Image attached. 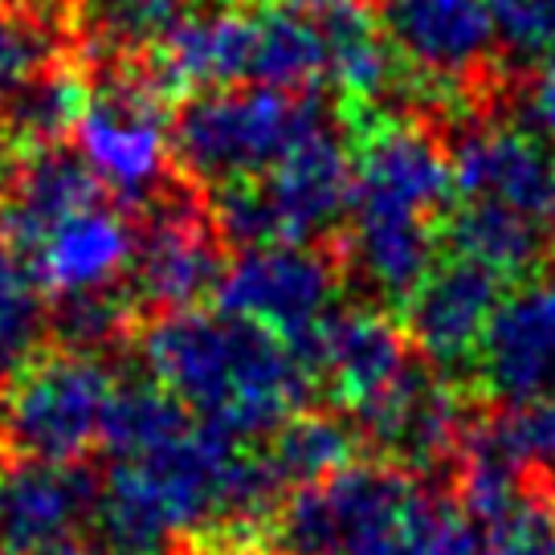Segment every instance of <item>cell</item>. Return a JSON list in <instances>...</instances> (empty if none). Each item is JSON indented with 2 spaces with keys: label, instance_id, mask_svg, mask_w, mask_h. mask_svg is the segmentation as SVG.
I'll return each mask as SVG.
<instances>
[{
  "label": "cell",
  "instance_id": "1",
  "mask_svg": "<svg viewBox=\"0 0 555 555\" xmlns=\"http://www.w3.org/2000/svg\"><path fill=\"white\" fill-rule=\"evenodd\" d=\"M457 205L450 143L425 122H376L356 143V189L344 221L339 266L367 302H404L446 254Z\"/></svg>",
  "mask_w": 555,
  "mask_h": 555
},
{
  "label": "cell",
  "instance_id": "2",
  "mask_svg": "<svg viewBox=\"0 0 555 555\" xmlns=\"http://www.w3.org/2000/svg\"><path fill=\"white\" fill-rule=\"evenodd\" d=\"M139 360L196 421L237 441H261L319 397L298 347L225 307L159 314L139 335Z\"/></svg>",
  "mask_w": 555,
  "mask_h": 555
},
{
  "label": "cell",
  "instance_id": "3",
  "mask_svg": "<svg viewBox=\"0 0 555 555\" xmlns=\"http://www.w3.org/2000/svg\"><path fill=\"white\" fill-rule=\"evenodd\" d=\"M270 535L282 555H486L462 499L380 457H356L295 490Z\"/></svg>",
  "mask_w": 555,
  "mask_h": 555
},
{
  "label": "cell",
  "instance_id": "4",
  "mask_svg": "<svg viewBox=\"0 0 555 555\" xmlns=\"http://www.w3.org/2000/svg\"><path fill=\"white\" fill-rule=\"evenodd\" d=\"M335 122L344 111L323 90L258 82L196 90L172 119L176 168L201 192L245 184Z\"/></svg>",
  "mask_w": 555,
  "mask_h": 555
},
{
  "label": "cell",
  "instance_id": "5",
  "mask_svg": "<svg viewBox=\"0 0 555 555\" xmlns=\"http://www.w3.org/2000/svg\"><path fill=\"white\" fill-rule=\"evenodd\" d=\"M356 189V143L347 135V119L319 131L278 159L270 172L245 184L208 192V212L229 245L302 242L319 245L339 233Z\"/></svg>",
  "mask_w": 555,
  "mask_h": 555
},
{
  "label": "cell",
  "instance_id": "6",
  "mask_svg": "<svg viewBox=\"0 0 555 555\" xmlns=\"http://www.w3.org/2000/svg\"><path fill=\"white\" fill-rule=\"evenodd\" d=\"M172 119L168 87L147 62L106 57L74 122V147L122 208H143L176 184Z\"/></svg>",
  "mask_w": 555,
  "mask_h": 555
},
{
  "label": "cell",
  "instance_id": "7",
  "mask_svg": "<svg viewBox=\"0 0 555 555\" xmlns=\"http://www.w3.org/2000/svg\"><path fill=\"white\" fill-rule=\"evenodd\" d=\"M119 367L103 351H46L0 388V450L37 462H82L103 446L119 392Z\"/></svg>",
  "mask_w": 555,
  "mask_h": 555
},
{
  "label": "cell",
  "instance_id": "8",
  "mask_svg": "<svg viewBox=\"0 0 555 555\" xmlns=\"http://www.w3.org/2000/svg\"><path fill=\"white\" fill-rule=\"evenodd\" d=\"M372 9L421 99L450 103L494 90L503 46L490 0H372Z\"/></svg>",
  "mask_w": 555,
  "mask_h": 555
},
{
  "label": "cell",
  "instance_id": "9",
  "mask_svg": "<svg viewBox=\"0 0 555 555\" xmlns=\"http://www.w3.org/2000/svg\"><path fill=\"white\" fill-rule=\"evenodd\" d=\"M225 233L217 229L208 201H196L184 184H172L139 208L135 254L127 286L143 314H176L201 307L221 291L229 270Z\"/></svg>",
  "mask_w": 555,
  "mask_h": 555
},
{
  "label": "cell",
  "instance_id": "10",
  "mask_svg": "<svg viewBox=\"0 0 555 555\" xmlns=\"http://www.w3.org/2000/svg\"><path fill=\"white\" fill-rule=\"evenodd\" d=\"M344 282L347 274L339 258L323 254L319 245L270 242L245 245L237 261H229L217 298L225 311L274 331L278 339L302 351L344 307Z\"/></svg>",
  "mask_w": 555,
  "mask_h": 555
},
{
  "label": "cell",
  "instance_id": "11",
  "mask_svg": "<svg viewBox=\"0 0 555 555\" xmlns=\"http://www.w3.org/2000/svg\"><path fill=\"white\" fill-rule=\"evenodd\" d=\"M351 425L372 457L425 478L446 466H457L469 413L462 388L453 384V372L429 364L416 351L413 364L380 397H372L364 409L351 413Z\"/></svg>",
  "mask_w": 555,
  "mask_h": 555
},
{
  "label": "cell",
  "instance_id": "12",
  "mask_svg": "<svg viewBox=\"0 0 555 555\" xmlns=\"http://www.w3.org/2000/svg\"><path fill=\"white\" fill-rule=\"evenodd\" d=\"M457 205L511 212L555 242V143L515 119H469L446 139Z\"/></svg>",
  "mask_w": 555,
  "mask_h": 555
},
{
  "label": "cell",
  "instance_id": "13",
  "mask_svg": "<svg viewBox=\"0 0 555 555\" xmlns=\"http://www.w3.org/2000/svg\"><path fill=\"white\" fill-rule=\"evenodd\" d=\"M302 360L311 367L319 397L351 416L413 364L416 347L404 323H397L380 302H344L302 347Z\"/></svg>",
  "mask_w": 555,
  "mask_h": 555
},
{
  "label": "cell",
  "instance_id": "14",
  "mask_svg": "<svg viewBox=\"0 0 555 555\" xmlns=\"http://www.w3.org/2000/svg\"><path fill=\"white\" fill-rule=\"evenodd\" d=\"M506 278L490 266L446 249L413 295L404 298V331L429 364L474 367L494 311L503 307Z\"/></svg>",
  "mask_w": 555,
  "mask_h": 555
},
{
  "label": "cell",
  "instance_id": "15",
  "mask_svg": "<svg viewBox=\"0 0 555 555\" xmlns=\"http://www.w3.org/2000/svg\"><path fill=\"white\" fill-rule=\"evenodd\" d=\"M99 474L82 462L0 457V555H41L94 519Z\"/></svg>",
  "mask_w": 555,
  "mask_h": 555
},
{
  "label": "cell",
  "instance_id": "16",
  "mask_svg": "<svg viewBox=\"0 0 555 555\" xmlns=\"http://www.w3.org/2000/svg\"><path fill=\"white\" fill-rule=\"evenodd\" d=\"M474 376L499 404L555 397V278L503 298L474 356Z\"/></svg>",
  "mask_w": 555,
  "mask_h": 555
},
{
  "label": "cell",
  "instance_id": "17",
  "mask_svg": "<svg viewBox=\"0 0 555 555\" xmlns=\"http://www.w3.org/2000/svg\"><path fill=\"white\" fill-rule=\"evenodd\" d=\"M131 254H135V221L115 196H103L57 221L29 249V261L37 266L50 298H66L127 282Z\"/></svg>",
  "mask_w": 555,
  "mask_h": 555
},
{
  "label": "cell",
  "instance_id": "18",
  "mask_svg": "<svg viewBox=\"0 0 555 555\" xmlns=\"http://www.w3.org/2000/svg\"><path fill=\"white\" fill-rule=\"evenodd\" d=\"M457 462H482L527 486H547L555 478V397L499 404L469 421Z\"/></svg>",
  "mask_w": 555,
  "mask_h": 555
},
{
  "label": "cell",
  "instance_id": "19",
  "mask_svg": "<svg viewBox=\"0 0 555 555\" xmlns=\"http://www.w3.org/2000/svg\"><path fill=\"white\" fill-rule=\"evenodd\" d=\"M360 434L351 425L347 413H319V409H302L291 421H282L274 434H266L258 441V453L266 469L274 474V482L282 486V494L291 499L295 490L311 482H323L327 474L344 469L356 462Z\"/></svg>",
  "mask_w": 555,
  "mask_h": 555
},
{
  "label": "cell",
  "instance_id": "20",
  "mask_svg": "<svg viewBox=\"0 0 555 555\" xmlns=\"http://www.w3.org/2000/svg\"><path fill=\"white\" fill-rule=\"evenodd\" d=\"M53 344V298L29 254L0 245V388Z\"/></svg>",
  "mask_w": 555,
  "mask_h": 555
},
{
  "label": "cell",
  "instance_id": "21",
  "mask_svg": "<svg viewBox=\"0 0 555 555\" xmlns=\"http://www.w3.org/2000/svg\"><path fill=\"white\" fill-rule=\"evenodd\" d=\"M552 237L539 233L511 212L478 205H453L450 221H446V249L466 254V258L490 266L494 274L511 278L531 274L539 261L552 254Z\"/></svg>",
  "mask_w": 555,
  "mask_h": 555
},
{
  "label": "cell",
  "instance_id": "22",
  "mask_svg": "<svg viewBox=\"0 0 555 555\" xmlns=\"http://www.w3.org/2000/svg\"><path fill=\"white\" fill-rule=\"evenodd\" d=\"M90 78L78 74L66 57L37 74L29 87L21 90L13 106L0 115V135L9 139V147H46L74 135V122L87 106Z\"/></svg>",
  "mask_w": 555,
  "mask_h": 555
},
{
  "label": "cell",
  "instance_id": "23",
  "mask_svg": "<svg viewBox=\"0 0 555 555\" xmlns=\"http://www.w3.org/2000/svg\"><path fill=\"white\" fill-rule=\"evenodd\" d=\"M192 0H74L69 25L94 53H147Z\"/></svg>",
  "mask_w": 555,
  "mask_h": 555
},
{
  "label": "cell",
  "instance_id": "24",
  "mask_svg": "<svg viewBox=\"0 0 555 555\" xmlns=\"http://www.w3.org/2000/svg\"><path fill=\"white\" fill-rule=\"evenodd\" d=\"M62 17L0 0V115L37 74L62 62Z\"/></svg>",
  "mask_w": 555,
  "mask_h": 555
},
{
  "label": "cell",
  "instance_id": "25",
  "mask_svg": "<svg viewBox=\"0 0 555 555\" xmlns=\"http://www.w3.org/2000/svg\"><path fill=\"white\" fill-rule=\"evenodd\" d=\"M139 314L143 311L127 282L53 298V344L74 347V351H106L131 335Z\"/></svg>",
  "mask_w": 555,
  "mask_h": 555
},
{
  "label": "cell",
  "instance_id": "26",
  "mask_svg": "<svg viewBox=\"0 0 555 555\" xmlns=\"http://www.w3.org/2000/svg\"><path fill=\"white\" fill-rule=\"evenodd\" d=\"M535 490L539 486H527L474 519L486 555H555V511Z\"/></svg>",
  "mask_w": 555,
  "mask_h": 555
},
{
  "label": "cell",
  "instance_id": "27",
  "mask_svg": "<svg viewBox=\"0 0 555 555\" xmlns=\"http://www.w3.org/2000/svg\"><path fill=\"white\" fill-rule=\"evenodd\" d=\"M499 46L511 62L531 66L555 57V0H490Z\"/></svg>",
  "mask_w": 555,
  "mask_h": 555
},
{
  "label": "cell",
  "instance_id": "28",
  "mask_svg": "<svg viewBox=\"0 0 555 555\" xmlns=\"http://www.w3.org/2000/svg\"><path fill=\"white\" fill-rule=\"evenodd\" d=\"M506 99H511L506 119H515L522 131L555 143V57L522 66L519 78L506 87Z\"/></svg>",
  "mask_w": 555,
  "mask_h": 555
},
{
  "label": "cell",
  "instance_id": "29",
  "mask_svg": "<svg viewBox=\"0 0 555 555\" xmlns=\"http://www.w3.org/2000/svg\"><path fill=\"white\" fill-rule=\"evenodd\" d=\"M172 555H282V552H258L242 539H201L192 547H176Z\"/></svg>",
  "mask_w": 555,
  "mask_h": 555
},
{
  "label": "cell",
  "instance_id": "30",
  "mask_svg": "<svg viewBox=\"0 0 555 555\" xmlns=\"http://www.w3.org/2000/svg\"><path fill=\"white\" fill-rule=\"evenodd\" d=\"M4 4H21V9H34V13H50V17L69 21L74 0H4Z\"/></svg>",
  "mask_w": 555,
  "mask_h": 555
},
{
  "label": "cell",
  "instance_id": "31",
  "mask_svg": "<svg viewBox=\"0 0 555 555\" xmlns=\"http://www.w3.org/2000/svg\"><path fill=\"white\" fill-rule=\"evenodd\" d=\"M41 555H106L94 539L87 535H78V539H66V543H57V547H50V552H41Z\"/></svg>",
  "mask_w": 555,
  "mask_h": 555
},
{
  "label": "cell",
  "instance_id": "32",
  "mask_svg": "<svg viewBox=\"0 0 555 555\" xmlns=\"http://www.w3.org/2000/svg\"><path fill=\"white\" fill-rule=\"evenodd\" d=\"M547 503H552V511H555V478L547 482Z\"/></svg>",
  "mask_w": 555,
  "mask_h": 555
}]
</instances>
